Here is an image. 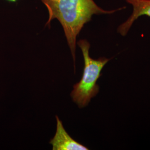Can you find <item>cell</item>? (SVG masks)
<instances>
[{
	"label": "cell",
	"instance_id": "6da1fadb",
	"mask_svg": "<svg viewBox=\"0 0 150 150\" xmlns=\"http://www.w3.org/2000/svg\"><path fill=\"white\" fill-rule=\"evenodd\" d=\"M48 12L46 25L54 19L61 24L75 62L77 37L84 25L94 15H110L126 8L122 7L112 10H105L93 0H41Z\"/></svg>",
	"mask_w": 150,
	"mask_h": 150
},
{
	"label": "cell",
	"instance_id": "7a4b0ae2",
	"mask_svg": "<svg viewBox=\"0 0 150 150\" xmlns=\"http://www.w3.org/2000/svg\"><path fill=\"white\" fill-rule=\"evenodd\" d=\"M77 45L83 54L84 69L81 80L73 86L71 96L73 101L81 108L87 106L91 98L98 93L99 86L97 81L101 76L103 68L110 59L106 57L91 58L89 54L90 44L86 40H80Z\"/></svg>",
	"mask_w": 150,
	"mask_h": 150
},
{
	"label": "cell",
	"instance_id": "3957f363",
	"mask_svg": "<svg viewBox=\"0 0 150 150\" xmlns=\"http://www.w3.org/2000/svg\"><path fill=\"white\" fill-rule=\"evenodd\" d=\"M56 132L50 144L53 150H87L88 149L72 139L65 130L63 123L57 116Z\"/></svg>",
	"mask_w": 150,
	"mask_h": 150
},
{
	"label": "cell",
	"instance_id": "277c9868",
	"mask_svg": "<svg viewBox=\"0 0 150 150\" xmlns=\"http://www.w3.org/2000/svg\"><path fill=\"white\" fill-rule=\"evenodd\" d=\"M132 6L133 11L127 20L121 24L117 28V32L121 36H125L129 32L134 21L140 16H149L150 17V0H126Z\"/></svg>",
	"mask_w": 150,
	"mask_h": 150
},
{
	"label": "cell",
	"instance_id": "5b68a950",
	"mask_svg": "<svg viewBox=\"0 0 150 150\" xmlns=\"http://www.w3.org/2000/svg\"><path fill=\"white\" fill-rule=\"evenodd\" d=\"M6 1H8V2H12V3H15L18 0H6Z\"/></svg>",
	"mask_w": 150,
	"mask_h": 150
}]
</instances>
